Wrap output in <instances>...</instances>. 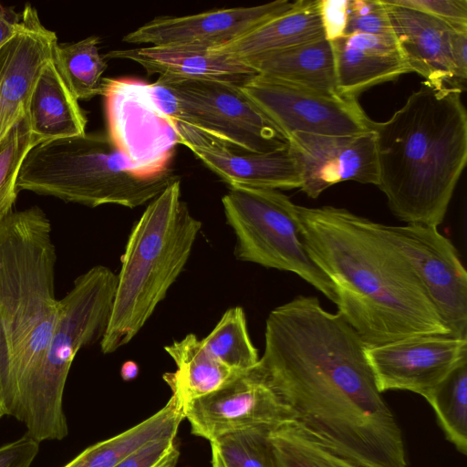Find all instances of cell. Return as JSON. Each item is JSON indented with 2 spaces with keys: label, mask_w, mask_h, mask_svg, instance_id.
<instances>
[{
  "label": "cell",
  "mask_w": 467,
  "mask_h": 467,
  "mask_svg": "<svg viewBox=\"0 0 467 467\" xmlns=\"http://www.w3.org/2000/svg\"><path fill=\"white\" fill-rule=\"evenodd\" d=\"M366 347L338 312L298 296L269 313L263 356L249 372L275 394L286 423L330 451L360 467H407Z\"/></svg>",
  "instance_id": "obj_1"
},
{
  "label": "cell",
  "mask_w": 467,
  "mask_h": 467,
  "mask_svg": "<svg viewBox=\"0 0 467 467\" xmlns=\"http://www.w3.org/2000/svg\"><path fill=\"white\" fill-rule=\"evenodd\" d=\"M297 214L308 254L336 288L338 313L367 346L450 335L382 223L334 206L297 205Z\"/></svg>",
  "instance_id": "obj_2"
},
{
  "label": "cell",
  "mask_w": 467,
  "mask_h": 467,
  "mask_svg": "<svg viewBox=\"0 0 467 467\" xmlns=\"http://www.w3.org/2000/svg\"><path fill=\"white\" fill-rule=\"evenodd\" d=\"M379 181L407 224L440 225L467 161L462 91L424 81L387 120L373 121Z\"/></svg>",
  "instance_id": "obj_3"
},
{
  "label": "cell",
  "mask_w": 467,
  "mask_h": 467,
  "mask_svg": "<svg viewBox=\"0 0 467 467\" xmlns=\"http://www.w3.org/2000/svg\"><path fill=\"white\" fill-rule=\"evenodd\" d=\"M38 206L0 223V410L16 418L21 389L42 359L62 312L56 248Z\"/></svg>",
  "instance_id": "obj_4"
},
{
  "label": "cell",
  "mask_w": 467,
  "mask_h": 467,
  "mask_svg": "<svg viewBox=\"0 0 467 467\" xmlns=\"http://www.w3.org/2000/svg\"><path fill=\"white\" fill-rule=\"evenodd\" d=\"M202 223L181 199L180 180L149 202L129 234L109 320L100 340L110 354L140 331L177 280Z\"/></svg>",
  "instance_id": "obj_5"
},
{
  "label": "cell",
  "mask_w": 467,
  "mask_h": 467,
  "mask_svg": "<svg viewBox=\"0 0 467 467\" xmlns=\"http://www.w3.org/2000/svg\"><path fill=\"white\" fill-rule=\"evenodd\" d=\"M178 180L171 168L155 174L143 171L108 132H96L36 145L22 163L16 186L91 208L133 209Z\"/></svg>",
  "instance_id": "obj_6"
},
{
  "label": "cell",
  "mask_w": 467,
  "mask_h": 467,
  "mask_svg": "<svg viewBox=\"0 0 467 467\" xmlns=\"http://www.w3.org/2000/svg\"><path fill=\"white\" fill-rule=\"evenodd\" d=\"M117 275L95 265L74 281L61 299L62 312L47 348L25 381L16 418L38 442L67 436L63 394L78 351L100 342L111 313Z\"/></svg>",
  "instance_id": "obj_7"
},
{
  "label": "cell",
  "mask_w": 467,
  "mask_h": 467,
  "mask_svg": "<svg viewBox=\"0 0 467 467\" xmlns=\"http://www.w3.org/2000/svg\"><path fill=\"white\" fill-rule=\"evenodd\" d=\"M237 260L300 276L337 305L336 288L308 254L297 205L278 190L230 187L222 199Z\"/></svg>",
  "instance_id": "obj_8"
},
{
  "label": "cell",
  "mask_w": 467,
  "mask_h": 467,
  "mask_svg": "<svg viewBox=\"0 0 467 467\" xmlns=\"http://www.w3.org/2000/svg\"><path fill=\"white\" fill-rule=\"evenodd\" d=\"M241 89L286 140L294 133L347 136L372 130L373 120L356 98L316 91L260 75Z\"/></svg>",
  "instance_id": "obj_9"
},
{
  "label": "cell",
  "mask_w": 467,
  "mask_h": 467,
  "mask_svg": "<svg viewBox=\"0 0 467 467\" xmlns=\"http://www.w3.org/2000/svg\"><path fill=\"white\" fill-rule=\"evenodd\" d=\"M184 102L187 125L253 152L288 146L286 138L243 92L241 87L205 79H161Z\"/></svg>",
  "instance_id": "obj_10"
},
{
  "label": "cell",
  "mask_w": 467,
  "mask_h": 467,
  "mask_svg": "<svg viewBox=\"0 0 467 467\" xmlns=\"http://www.w3.org/2000/svg\"><path fill=\"white\" fill-rule=\"evenodd\" d=\"M382 230L411 265L450 335L467 339V273L452 243L431 225Z\"/></svg>",
  "instance_id": "obj_11"
},
{
  "label": "cell",
  "mask_w": 467,
  "mask_h": 467,
  "mask_svg": "<svg viewBox=\"0 0 467 467\" xmlns=\"http://www.w3.org/2000/svg\"><path fill=\"white\" fill-rule=\"evenodd\" d=\"M108 134L143 171L155 174L170 169L178 139L169 119L146 99L142 81L103 78Z\"/></svg>",
  "instance_id": "obj_12"
},
{
  "label": "cell",
  "mask_w": 467,
  "mask_h": 467,
  "mask_svg": "<svg viewBox=\"0 0 467 467\" xmlns=\"http://www.w3.org/2000/svg\"><path fill=\"white\" fill-rule=\"evenodd\" d=\"M366 356L381 393L408 390L426 399L453 368L467 360V339L418 335L367 346Z\"/></svg>",
  "instance_id": "obj_13"
},
{
  "label": "cell",
  "mask_w": 467,
  "mask_h": 467,
  "mask_svg": "<svg viewBox=\"0 0 467 467\" xmlns=\"http://www.w3.org/2000/svg\"><path fill=\"white\" fill-rule=\"evenodd\" d=\"M183 413L192 433L209 441L246 430L271 431L287 422L275 394L249 371L208 395L184 403Z\"/></svg>",
  "instance_id": "obj_14"
},
{
  "label": "cell",
  "mask_w": 467,
  "mask_h": 467,
  "mask_svg": "<svg viewBox=\"0 0 467 467\" xmlns=\"http://www.w3.org/2000/svg\"><path fill=\"white\" fill-rule=\"evenodd\" d=\"M287 141L300 175L299 189L310 198L346 181L378 184L373 130L347 136L294 133Z\"/></svg>",
  "instance_id": "obj_15"
},
{
  "label": "cell",
  "mask_w": 467,
  "mask_h": 467,
  "mask_svg": "<svg viewBox=\"0 0 467 467\" xmlns=\"http://www.w3.org/2000/svg\"><path fill=\"white\" fill-rule=\"evenodd\" d=\"M170 122L178 144L187 147L229 187L290 190L301 186L288 146L270 152H253L196 127Z\"/></svg>",
  "instance_id": "obj_16"
},
{
  "label": "cell",
  "mask_w": 467,
  "mask_h": 467,
  "mask_svg": "<svg viewBox=\"0 0 467 467\" xmlns=\"http://www.w3.org/2000/svg\"><path fill=\"white\" fill-rule=\"evenodd\" d=\"M292 4L276 0L255 6L213 9L184 16H158L125 35L122 41L213 50L238 39Z\"/></svg>",
  "instance_id": "obj_17"
},
{
  "label": "cell",
  "mask_w": 467,
  "mask_h": 467,
  "mask_svg": "<svg viewBox=\"0 0 467 467\" xmlns=\"http://www.w3.org/2000/svg\"><path fill=\"white\" fill-rule=\"evenodd\" d=\"M57 43L56 33L26 4L17 33L0 50V141L26 115L34 87Z\"/></svg>",
  "instance_id": "obj_18"
},
{
  "label": "cell",
  "mask_w": 467,
  "mask_h": 467,
  "mask_svg": "<svg viewBox=\"0 0 467 467\" xmlns=\"http://www.w3.org/2000/svg\"><path fill=\"white\" fill-rule=\"evenodd\" d=\"M105 59H127L161 79H205L243 87L257 73L241 58L210 49L149 46L111 50Z\"/></svg>",
  "instance_id": "obj_19"
},
{
  "label": "cell",
  "mask_w": 467,
  "mask_h": 467,
  "mask_svg": "<svg viewBox=\"0 0 467 467\" xmlns=\"http://www.w3.org/2000/svg\"><path fill=\"white\" fill-rule=\"evenodd\" d=\"M330 42L342 96L357 99L376 85L411 73L394 36L352 33Z\"/></svg>",
  "instance_id": "obj_20"
},
{
  "label": "cell",
  "mask_w": 467,
  "mask_h": 467,
  "mask_svg": "<svg viewBox=\"0 0 467 467\" xmlns=\"http://www.w3.org/2000/svg\"><path fill=\"white\" fill-rule=\"evenodd\" d=\"M382 1L411 73L431 84L451 88V45L456 28L425 13L396 5L389 0Z\"/></svg>",
  "instance_id": "obj_21"
},
{
  "label": "cell",
  "mask_w": 467,
  "mask_h": 467,
  "mask_svg": "<svg viewBox=\"0 0 467 467\" xmlns=\"http://www.w3.org/2000/svg\"><path fill=\"white\" fill-rule=\"evenodd\" d=\"M325 38L319 0H298L238 39L213 49L241 59Z\"/></svg>",
  "instance_id": "obj_22"
},
{
  "label": "cell",
  "mask_w": 467,
  "mask_h": 467,
  "mask_svg": "<svg viewBox=\"0 0 467 467\" xmlns=\"http://www.w3.org/2000/svg\"><path fill=\"white\" fill-rule=\"evenodd\" d=\"M243 60L257 75L316 91L338 93L333 48L326 38Z\"/></svg>",
  "instance_id": "obj_23"
},
{
  "label": "cell",
  "mask_w": 467,
  "mask_h": 467,
  "mask_svg": "<svg viewBox=\"0 0 467 467\" xmlns=\"http://www.w3.org/2000/svg\"><path fill=\"white\" fill-rule=\"evenodd\" d=\"M26 117L33 135L40 143L86 133V116L61 78L53 58L34 87Z\"/></svg>",
  "instance_id": "obj_24"
},
{
  "label": "cell",
  "mask_w": 467,
  "mask_h": 467,
  "mask_svg": "<svg viewBox=\"0 0 467 467\" xmlns=\"http://www.w3.org/2000/svg\"><path fill=\"white\" fill-rule=\"evenodd\" d=\"M183 400L172 395L159 411L145 420L108 440L93 444L64 467H114L144 444L166 437H176L184 419Z\"/></svg>",
  "instance_id": "obj_25"
},
{
  "label": "cell",
  "mask_w": 467,
  "mask_h": 467,
  "mask_svg": "<svg viewBox=\"0 0 467 467\" xmlns=\"http://www.w3.org/2000/svg\"><path fill=\"white\" fill-rule=\"evenodd\" d=\"M164 350L177 369L165 373L163 379L171 391L180 393L183 403L219 389L241 374L213 358L203 348L202 339L192 333L166 345Z\"/></svg>",
  "instance_id": "obj_26"
},
{
  "label": "cell",
  "mask_w": 467,
  "mask_h": 467,
  "mask_svg": "<svg viewBox=\"0 0 467 467\" xmlns=\"http://www.w3.org/2000/svg\"><path fill=\"white\" fill-rule=\"evenodd\" d=\"M99 38L88 36L70 44H56L53 63L61 78L78 99H89L100 95L102 75L107 62L99 51Z\"/></svg>",
  "instance_id": "obj_27"
},
{
  "label": "cell",
  "mask_w": 467,
  "mask_h": 467,
  "mask_svg": "<svg viewBox=\"0 0 467 467\" xmlns=\"http://www.w3.org/2000/svg\"><path fill=\"white\" fill-rule=\"evenodd\" d=\"M202 342L213 358L237 373L251 370L260 358L241 306L228 308Z\"/></svg>",
  "instance_id": "obj_28"
},
{
  "label": "cell",
  "mask_w": 467,
  "mask_h": 467,
  "mask_svg": "<svg viewBox=\"0 0 467 467\" xmlns=\"http://www.w3.org/2000/svg\"><path fill=\"white\" fill-rule=\"evenodd\" d=\"M432 407L446 439L467 452V360L460 363L425 399Z\"/></svg>",
  "instance_id": "obj_29"
},
{
  "label": "cell",
  "mask_w": 467,
  "mask_h": 467,
  "mask_svg": "<svg viewBox=\"0 0 467 467\" xmlns=\"http://www.w3.org/2000/svg\"><path fill=\"white\" fill-rule=\"evenodd\" d=\"M269 440L276 467H360L286 422L269 431Z\"/></svg>",
  "instance_id": "obj_30"
},
{
  "label": "cell",
  "mask_w": 467,
  "mask_h": 467,
  "mask_svg": "<svg viewBox=\"0 0 467 467\" xmlns=\"http://www.w3.org/2000/svg\"><path fill=\"white\" fill-rule=\"evenodd\" d=\"M210 443L212 467H276L268 431L232 432Z\"/></svg>",
  "instance_id": "obj_31"
},
{
  "label": "cell",
  "mask_w": 467,
  "mask_h": 467,
  "mask_svg": "<svg viewBox=\"0 0 467 467\" xmlns=\"http://www.w3.org/2000/svg\"><path fill=\"white\" fill-rule=\"evenodd\" d=\"M40 141L33 135L26 115L0 141V223L13 211L22 163Z\"/></svg>",
  "instance_id": "obj_32"
},
{
  "label": "cell",
  "mask_w": 467,
  "mask_h": 467,
  "mask_svg": "<svg viewBox=\"0 0 467 467\" xmlns=\"http://www.w3.org/2000/svg\"><path fill=\"white\" fill-rule=\"evenodd\" d=\"M352 33L394 36L388 9L382 0H349L345 35Z\"/></svg>",
  "instance_id": "obj_33"
},
{
  "label": "cell",
  "mask_w": 467,
  "mask_h": 467,
  "mask_svg": "<svg viewBox=\"0 0 467 467\" xmlns=\"http://www.w3.org/2000/svg\"><path fill=\"white\" fill-rule=\"evenodd\" d=\"M180 457L176 437L150 441L114 467H175Z\"/></svg>",
  "instance_id": "obj_34"
},
{
  "label": "cell",
  "mask_w": 467,
  "mask_h": 467,
  "mask_svg": "<svg viewBox=\"0 0 467 467\" xmlns=\"http://www.w3.org/2000/svg\"><path fill=\"white\" fill-rule=\"evenodd\" d=\"M390 3L417 10L446 22L456 29L467 30L466 0H389Z\"/></svg>",
  "instance_id": "obj_35"
},
{
  "label": "cell",
  "mask_w": 467,
  "mask_h": 467,
  "mask_svg": "<svg viewBox=\"0 0 467 467\" xmlns=\"http://www.w3.org/2000/svg\"><path fill=\"white\" fill-rule=\"evenodd\" d=\"M349 0H319V16L325 38L334 41L345 36Z\"/></svg>",
  "instance_id": "obj_36"
},
{
  "label": "cell",
  "mask_w": 467,
  "mask_h": 467,
  "mask_svg": "<svg viewBox=\"0 0 467 467\" xmlns=\"http://www.w3.org/2000/svg\"><path fill=\"white\" fill-rule=\"evenodd\" d=\"M39 443L26 433L0 447V467H31L39 451Z\"/></svg>",
  "instance_id": "obj_37"
},
{
  "label": "cell",
  "mask_w": 467,
  "mask_h": 467,
  "mask_svg": "<svg viewBox=\"0 0 467 467\" xmlns=\"http://www.w3.org/2000/svg\"><path fill=\"white\" fill-rule=\"evenodd\" d=\"M451 57L452 65L451 88L462 92L467 79V30L455 29L451 36Z\"/></svg>",
  "instance_id": "obj_38"
},
{
  "label": "cell",
  "mask_w": 467,
  "mask_h": 467,
  "mask_svg": "<svg viewBox=\"0 0 467 467\" xmlns=\"http://www.w3.org/2000/svg\"><path fill=\"white\" fill-rule=\"evenodd\" d=\"M20 20L21 15L4 7L0 3V50L17 33Z\"/></svg>",
  "instance_id": "obj_39"
},
{
  "label": "cell",
  "mask_w": 467,
  "mask_h": 467,
  "mask_svg": "<svg viewBox=\"0 0 467 467\" xmlns=\"http://www.w3.org/2000/svg\"><path fill=\"white\" fill-rule=\"evenodd\" d=\"M140 368L135 361L127 360L120 368V376L124 381H130L139 375Z\"/></svg>",
  "instance_id": "obj_40"
},
{
  "label": "cell",
  "mask_w": 467,
  "mask_h": 467,
  "mask_svg": "<svg viewBox=\"0 0 467 467\" xmlns=\"http://www.w3.org/2000/svg\"><path fill=\"white\" fill-rule=\"evenodd\" d=\"M5 416L4 413L0 410V419H2V417Z\"/></svg>",
  "instance_id": "obj_41"
}]
</instances>
